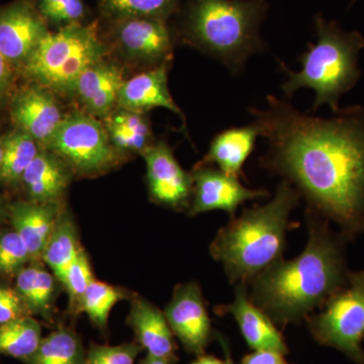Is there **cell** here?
Segmentation results:
<instances>
[{"instance_id": "cell-3", "label": "cell", "mask_w": 364, "mask_h": 364, "mask_svg": "<svg viewBox=\"0 0 364 364\" xmlns=\"http://www.w3.org/2000/svg\"><path fill=\"white\" fill-rule=\"evenodd\" d=\"M289 182L277 186L272 200L231 218L210 244V252L222 263L231 284H250L254 277L282 258L289 215L299 202Z\"/></svg>"}, {"instance_id": "cell-8", "label": "cell", "mask_w": 364, "mask_h": 364, "mask_svg": "<svg viewBox=\"0 0 364 364\" xmlns=\"http://www.w3.org/2000/svg\"><path fill=\"white\" fill-rule=\"evenodd\" d=\"M45 148L81 176L104 173L119 160V152L112 145L102 119L85 111L65 114Z\"/></svg>"}, {"instance_id": "cell-28", "label": "cell", "mask_w": 364, "mask_h": 364, "mask_svg": "<svg viewBox=\"0 0 364 364\" xmlns=\"http://www.w3.org/2000/svg\"><path fill=\"white\" fill-rule=\"evenodd\" d=\"M105 14L116 21L132 18H156L166 21L181 0H100Z\"/></svg>"}, {"instance_id": "cell-18", "label": "cell", "mask_w": 364, "mask_h": 364, "mask_svg": "<svg viewBox=\"0 0 364 364\" xmlns=\"http://www.w3.org/2000/svg\"><path fill=\"white\" fill-rule=\"evenodd\" d=\"M71 176L72 170L61 158L41 147L21 182L31 202L59 205L70 183Z\"/></svg>"}, {"instance_id": "cell-4", "label": "cell", "mask_w": 364, "mask_h": 364, "mask_svg": "<svg viewBox=\"0 0 364 364\" xmlns=\"http://www.w3.org/2000/svg\"><path fill=\"white\" fill-rule=\"evenodd\" d=\"M267 9V0H193L184 37L237 75L267 48L260 35Z\"/></svg>"}, {"instance_id": "cell-33", "label": "cell", "mask_w": 364, "mask_h": 364, "mask_svg": "<svg viewBox=\"0 0 364 364\" xmlns=\"http://www.w3.org/2000/svg\"><path fill=\"white\" fill-rule=\"evenodd\" d=\"M141 349L136 343L92 345L85 354V364H134Z\"/></svg>"}, {"instance_id": "cell-20", "label": "cell", "mask_w": 364, "mask_h": 364, "mask_svg": "<svg viewBox=\"0 0 364 364\" xmlns=\"http://www.w3.org/2000/svg\"><path fill=\"white\" fill-rule=\"evenodd\" d=\"M60 210L58 203L21 202L9 208L11 224L30 252L31 259L42 258L43 251L51 235Z\"/></svg>"}, {"instance_id": "cell-10", "label": "cell", "mask_w": 364, "mask_h": 364, "mask_svg": "<svg viewBox=\"0 0 364 364\" xmlns=\"http://www.w3.org/2000/svg\"><path fill=\"white\" fill-rule=\"evenodd\" d=\"M164 314L184 349L203 355L212 339L213 328L200 287L196 282L177 286Z\"/></svg>"}, {"instance_id": "cell-15", "label": "cell", "mask_w": 364, "mask_h": 364, "mask_svg": "<svg viewBox=\"0 0 364 364\" xmlns=\"http://www.w3.org/2000/svg\"><path fill=\"white\" fill-rule=\"evenodd\" d=\"M218 308L221 315L233 316L244 339L253 350L275 351L284 355L289 353L286 341L272 318L249 298L247 284H237L233 301Z\"/></svg>"}, {"instance_id": "cell-25", "label": "cell", "mask_w": 364, "mask_h": 364, "mask_svg": "<svg viewBox=\"0 0 364 364\" xmlns=\"http://www.w3.org/2000/svg\"><path fill=\"white\" fill-rule=\"evenodd\" d=\"M85 351L75 333L58 329L42 341L28 364H85Z\"/></svg>"}, {"instance_id": "cell-19", "label": "cell", "mask_w": 364, "mask_h": 364, "mask_svg": "<svg viewBox=\"0 0 364 364\" xmlns=\"http://www.w3.org/2000/svg\"><path fill=\"white\" fill-rule=\"evenodd\" d=\"M128 324L135 332L136 341L153 358L176 360L174 335L165 314L147 299L132 301Z\"/></svg>"}, {"instance_id": "cell-42", "label": "cell", "mask_w": 364, "mask_h": 364, "mask_svg": "<svg viewBox=\"0 0 364 364\" xmlns=\"http://www.w3.org/2000/svg\"><path fill=\"white\" fill-rule=\"evenodd\" d=\"M354 1H356V0H353V2H354Z\"/></svg>"}, {"instance_id": "cell-39", "label": "cell", "mask_w": 364, "mask_h": 364, "mask_svg": "<svg viewBox=\"0 0 364 364\" xmlns=\"http://www.w3.org/2000/svg\"><path fill=\"white\" fill-rule=\"evenodd\" d=\"M220 340H221L223 349H224L225 355H226V364H234L231 359V354H230L229 347H228L227 342L223 338Z\"/></svg>"}, {"instance_id": "cell-23", "label": "cell", "mask_w": 364, "mask_h": 364, "mask_svg": "<svg viewBox=\"0 0 364 364\" xmlns=\"http://www.w3.org/2000/svg\"><path fill=\"white\" fill-rule=\"evenodd\" d=\"M81 248L75 225L70 215L61 210L56 225L46 243L42 259L60 280L80 252Z\"/></svg>"}, {"instance_id": "cell-30", "label": "cell", "mask_w": 364, "mask_h": 364, "mask_svg": "<svg viewBox=\"0 0 364 364\" xmlns=\"http://www.w3.org/2000/svg\"><path fill=\"white\" fill-rule=\"evenodd\" d=\"M93 279L90 260L85 251L81 248L80 252L60 279L68 294L71 310L79 312L83 294Z\"/></svg>"}, {"instance_id": "cell-22", "label": "cell", "mask_w": 364, "mask_h": 364, "mask_svg": "<svg viewBox=\"0 0 364 364\" xmlns=\"http://www.w3.org/2000/svg\"><path fill=\"white\" fill-rule=\"evenodd\" d=\"M102 122L112 145L119 153L142 154L154 144L152 126L146 112L116 107Z\"/></svg>"}, {"instance_id": "cell-40", "label": "cell", "mask_w": 364, "mask_h": 364, "mask_svg": "<svg viewBox=\"0 0 364 364\" xmlns=\"http://www.w3.org/2000/svg\"><path fill=\"white\" fill-rule=\"evenodd\" d=\"M2 157H4V146H2V136H0V167H1Z\"/></svg>"}, {"instance_id": "cell-27", "label": "cell", "mask_w": 364, "mask_h": 364, "mask_svg": "<svg viewBox=\"0 0 364 364\" xmlns=\"http://www.w3.org/2000/svg\"><path fill=\"white\" fill-rule=\"evenodd\" d=\"M16 291L30 311L49 315L55 294L51 273L39 267L23 268L16 277Z\"/></svg>"}, {"instance_id": "cell-5", "label": "cell", "mask_w": 364, "mask_h": 364, "mask_svg": "<svg viewBox=\"0 0 364 364\" xmlns=\"http://www.w3.org/2000/svg\"><path fill=\"white\" fill-rule=\"evenodd\" d=\"M315 31L317 42L309 45L299 58L301 70H291L279 61L280 68L287 76L282 90L287 98L301 88L312 90L316 93L313 111L328 105L336 114L341 109L340 98L360 79L358 59L364 49V37L356 31L342 30L338 23L327 21L321 14L315 16Z\"/></svg>"}, {"instance_id": "cell-9", "label": "cell", "mask_w": 364, "mask_h": 364, "mask_svg": "<svg viewBox=\"0 0 364 364\" xmlns=\"http://www.w3.org/2000/svg\"><path fill=\"white\" fill-rule=\"evenodd\" d=\"M48 33L47 21L28 0L0 6V53L16 70L25 65Z\"/></svg>"}, {"instance_id": "cell-6", "label": "cell", "mask_w": 364, "mask_h": 364, "mask_svg": "<svg viewBox=\"0 0 364 364\" xmlns=\"http://www.w3.org/2000/svg\"><path fill=\"white\" fill-rule=\"evenodd\" d=\"M105 54L95 26L73 23L48 33L20 71L30 82L55 95L73 97L79 76L104 60Z\"/></svg>"}, {"instance_id": "cell-38", "label": "cell", "mask_w": 364, "mask_h": 364, "mask_svg": "<svg viewBox=\"0 0 364 364\" xmlns=\"http://www.w3.org/2000/svg\"><path fill=\"white\" fill-rule=\"evenodd\" d=\"M176 360L174 359L158 358L147 355V358H144L140 364H176Z\"/></svg>"}, {"instance_id": "cell-35", "label": "cell", "mask_w": 364, "mask_h": 364, "mask_svg": "<svg viewBox=\"0 0 364 364\" xmlns=\"http://www.w3.org/2000/svg\"><path fill=\"white\" fill-rule=\"evenodd\" d=\"M14 70L16 69L0 53V111L9 102L11 97Z\"/></svg>"}, {"instance_id": "cell-16", "label": "cell", "mask_w": 364, "mask_h": 364, "mask_svg": "<svg viewBox=\"0 0 364 364\" xmlns=\"http://www.w3.org/2000/svg\"><path fill=\"white\" fill-rule=\"evenodd\" d=\"M124 81L123 69L104 59L79 76L73 97L77 98L83 111L102 119L117 107Z\"/></svg>"}, {"instance_id": "cell-17", "label": "cell", "mask_w": 364, "mask_h": 364, "mask_svg": "<svg viewBox=\"0 0 364 364\" xmlns=\"http://www.w3.org/2000/svg\"><path fill=\"white\" fill-rule=\"evenodd\" d=\"M172 59L149 70L124 80L117 97V107L147 112L156 107L172 111L184 119L168 88V73Z\"/></svg>"}, {"instance_id": "cell-11", "label": "cell", "mask_w": 364, "mask_h": 364, "mask_svg": "<svg viewBox=\"0 0 364 364\" xmlns=\"http://www.w3.org/2000/svg\"><path fill=\"white\" fill-rule=\"evenodd\" d=\"M114 40L124 58L149 69L172 59L173 39L164 21L148 18L117 21Z\"/></svg>"}, {"instance_id": "cell-21", "label": "cell", "mask_w": 364, "mask_h": 364, "mask_svg": "<svg viewBox=\"0 0 364 364\" xmlns=\"http://www.w3.org/2000/svg\"><path fill=\"white\" fill-rule=\"evenodd\" d=\"M259 136L253 123L226 129L213 139L202 164L217 165L225 173L239 178Z\"/></svg>"}, {"instance_id": "cell-36", "label": "cell", "mask_w": 364, "mask_h": 364, "mask_svg": "<svg viewBox=\"0 0 364 364\" xmlns=\"http://www.w3.org/2000/svg\"><path fill=\"white\" fill-rule=\"evenodd\" d=\"M241 364H291L284 354L269 350H254L242 359Z\"/></svg>"}, {"instance_id": "cell-34", "label": "cell", "mask_w": 364, "mask_h": 364, "mask_svg": "<svg viewBox=\"0 0 364 364\" xmlns=\"http://www.w3.org/2000/svg\"><path fill=\"white\" fill-rule=\"evenodd\" d=\"M26 304L16 289L0 287V325L26 316Z\"/></svg>"}, {"instance_id": "cell-1", "label": "cell", "mask_w": 364, "mask_h": 364, "mask_svg": "<svg viewBox=\"0 0 364 364\" xmlns=\"http://www.w3.org/2000/svg\"><path fill=\"white\" fill-rule=\"evenodd\" d=\"M267 109H249L267 140L260 165L284 177L308 210L349 237L364 231V107L329 119L299 112L269 95Z\"/></svg>"}, {"instance_id": "cell-7", "label": "cell", "mask_w": 364, "mask_h": 364, "mask_svg": "<svg viewBox=\"0 0 364 364\" xmlns=\"http://www.w3.org/2000/svg\"><path fill=\"white\" fill-rule=\"evenodd\" d=\"M323 306L317 315L306 318L314 339L364 364V272L349 273L345 286Z\"/></svg>"}, {"instance_id": "cell-13", "label": "cell", "mask_w": 364, "mask_h": 364, "mask_svg": "<svg viewBox=\"0 0 364 364\" xmlns=\"http://www.w3.org/2000/svg\"><path fill=\"white\" fill-rule=\"evenodd\" d=\"M9 104L16 128L26 132L42 147L50 142L65 117L56 95L36 83L16 91Z\"/></svg>"}, {"instance_id": "cell-41", "label": "cell", "mask_w": 364, "mask_h": 364, "mask_svg": "<svg viewBox=\"0 0 364 364\" xmlns=\"http://www.w3.org/2000/svg\"><path fill=\"white\" fill-rule=\"evenodd\" d=\"M0 213H1V200H0Z\"/></svg>"}, {"instance_id": "cell-26", "label": "cell", "mask_w": 364, "mask_h": 364, "mask_svg": "<svg viewBox=\"0 0 364 364\" xmlns=\"http://www.w3.org/2000/svg\"><path fill=\"white\" fill-rule=\"evenodd\" d=\"M41 341V326L28 316L0 325V354L26 360L37 350Z\"/></svg>"}, {"instance_id": "cell-14", "label": "cell", "mask_w": 364, "mask_h": 364, "mask_svg": "<svg viewBox=\"0 0 364 364\" xmlns=\"http://www.w3.org/2000/svg\"><path fill=\"white\" fill-rule=\"evenodd\" d=\"M147 167L148 188L154 202L171 208L186 207L193 196V177L177 161L164 141L142 153Z\"/></svg>"}, {"instance_id": "cell-2", "label": "cell", "mask_w": 364, "mask_h": 364, "mask_svg": "<svg viewBox=\"0 0 364 364\" xmlns=\"http://www.w3.org/2000/svg\"><path fill=\"white\" fill-rule=\"evenodd\" d=\"M306 227L301 255L280 258L250 282L249 298L280 327L306 320L348 279L342 240L329 222L306 210Z\"/></svg>"}, {"instance_id": "cell-29", "label": "cell", "mask_w": 364, "mask_h": 364, "mask_svg": "<svg viewBox=\"0 0 364 364\" xmlns=\"http://www.w3.org/2000/svg\"><path fill=\"white\" fill-rule=\"evenodd\" d=\"M124 298L126 294L123 289L93 279L83 294L79 312L85 313L93 324L105 329L112 309Z\"/></svg>"}, {"instance_id": "cell-24", "label": "cell", "mask_w": 364, "mask_h": 364, "mask_svg": "<svg viewBox=\"0 0 364 364\" xmlns=\"http://www.w3.org/2000/svg\"><path fill=\"white\" fill-rule=\"evenodd\" d=\"M2 146L4 157L0 167V181L6 184L18 183L42 146L26 132L16 128L2 136Z\"/></svg>"}, {"instance_id": "cell-37", "label": "cell", "mask_w": 364, "mask_h": 364, "mask_svg": "<svg viewBox=\"0 0 364 364\" xmlns=\"http://www.w3.org/2000/svg\"><path fill=\"white\" fill-rule=\"evenodd\" d=\"M191 364H226V361H222L221 359L215 358L212 355L198 356L196 360L193 361Z\"/></svg>"}, {"instance_id": "cell-31", "label": "cell", "mask_w": 364, "mask_h": 364, "mask_svg": "<svg viewBox=\"0 0 364 364\" xmlns=\"http://www.w3.org/2000/svg\"><path fill=\"white\" fill-rule=\"evenodd\" d=\"M37 9L46 21L64 26L80 23L85 16L82 0H39Z\"/></svg>"}, {"instance_id": "cell-12", "label": "cell", "mask_w": 364, "mask_h": 364, "mask_svg": "<svg viewBox=\"0 0 364 364\" xmlns=\"http://www.w3.org/2000/svg\"><path fill=\"white\" fill-rule=\"evenodd\" d=\"M193 200L189 214L196 215L212 210H224L234 218L244 203L265 198L269 193L246 188L237 177L229 176L212 165L202 164L191 173Z\"/></svg>"}, {"instance_id": "cell-32", "label": "cell", "mask_w": 364, "mask_h": 364, "mask_svg": "<svg viewBox=\"0 0 364 364\" xmlns=\"http://www.w3.org/2000/svg\"><path fill=\"white\" fill-rule=\"evenodd\" d=\"M28 259V249L14 230L0 236V272L18 274Z\"/></svg>"}]
</instances>
